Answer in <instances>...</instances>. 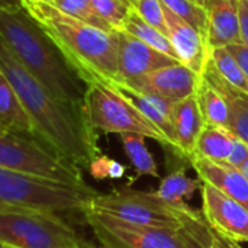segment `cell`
Returning <instances> with one entry per match:
<instances>
[{"label": "cell", "mask_w": 248, "mask_h": 248, "mask_svg": "<svg viewBox=\"0 0 248 248\" xmlns=\"http://www.w3.org/2000/svg\"><path fill=\"white\" fill-rule=\"evenodd\" d=\"M206 42L209 48L240 44V12L238 0H212L208 6Z\"/></svg>", "instance_id": "2e32d148"}, {"label": "cell", "mask_w": 248, "mask_h": 248, "mask_svg": "<svg viewBox=\"0 0 248 248\" xmlns=\"http://www.w3.org/2000/svg\"><path fill=\"white\" fill-rule=\"evenodd\" d=\"M179 232L183 238L185 248H212L211 228L201 212L189 217Z\"/></svg>", "instance_id": "83f0119b"}, {"label": "cell", "mask_w": 248, "mask_h": 248, "mask_svg": "<svg viewBox=\"0 0 248 248\" xmlns=\"http://www.w3.org/2000/svg\"><path fill=\"white\" fill-rule=\"evenodd\" d=\"M6 132H7V131H6V129H4V128H3V126L0 125V135H4Z\"/></svg>", "instance_id": "60d3db41"}, {"label": "cell", "mask_w": 248, "mask_h": 248, "mask_svg": "<svg viewBox=\"0 0 248 248\" xmlns=\"http://www.w3.org/2000/svg\"><path fill=\"white\" fill-rule=\"evenodd\" d=\"M100 244L113 248H185L179 230L125 222L92 209L81 212Z\"/></svg>", "instance_id": "9c48e42d"}, {"label": "cell", "mask_w": 248, "mask_h": 248, "mask_svg": "<svg viewBox=\"0 0 248 248\" xmlns=\"http://www.w3.org/2000/svg\"><path fill=\"white\" fill-rule=\"evenodd\" d=\"M195 1H196V3H199L201 6H203L205 9H208V6L211 4V1H212V0H195Z\"/></svg>", "instance_id": "ab89813d"}, {"label": "cell", "mask_w": 248, "mask_h": 248, "mask_svg": "<svg viewBox=\"0 0 248 248\" xmlns=\"http://www.w3.org/2000/svg\"><path fill=\"white\" fill-rule=\"evenodd\" d=\"M0 244L13 248H86L57 215L36 209H0Z\"/></svg>", "instance_id": "52a82bcc"}, {"label": "cell", "mask_w": 248, "mask_h": 248, "mask_svg": "<svg viewBox=\"0 0 248 248\" xmlns=\"http://www.w3.org/2000/svg\"><path fill=\"white\" fill-rule=\"evenodd\" d=\"M0 68L16 90L33 128V135L84 170L100 155L97 134L84 106L64 102L42 86L13 57L0 38Z\"/></svg>", "instance_id": "6da1fadb"}, {"label": "cell", "mask_w": 248, "mask_h": 248, "mask_svg": "<svg viewBox=\"0 0 248 248\" xmlns=\"http://www.w3.org/2000/svg\"><path fill=\"white\" fill-rule=\"evenodd\" d=\"M89 171L93 179L96 180H105V179H112L118 180L125 176V166L118 163L116 160L109 158L108 155H99L89 167Z\"/></svg>", "instance_id": "f546056e"}, {"label": "cell", "mask_w": 248, "mask_h": 248, "mask_svg": "<svg viewBox=\"0 0 248 248\" xmlns=\"http://www.w3.org/2000/svg\"><path fill=\"white\" fill-rule=\"evenodd\" d=\"M209 61L214 64L219 76L228 84L248 94V77L241 68V65L225 46L209 48Z\"/></svg>", "instance_id": "d4e9b609"}, {"label": "cell", "mask_w": 248, "mask_h": 248, "mask_svg": "<svg viewBox=\"0 0 248 248\" xmlns=\"http://www.w3.org/2000/svg\"><path fill=\"white\" fill-rule=\"evenodd\" d=\"M238 12H240V29L243 44L248 46V0H238Z\"/></svg>", "instance_id": "836d02e7"}, {"label": "cell", "mask_w": 248, "mask_h": 248, "mask_svg": "<svg viewBox=\"0 0 248 248\" xmlns=\"http://www.w3.org/2000/svg\"><path fill=\"white\" fill-rule=\"evenodd\" d=\"M3 248H13V247H7V246H3Z\"/></svg>", "instance_id": "b9f144b4"}, {"label": "cell", "mask_w": 248, "mask_h": 248, "mask_svg": "<svg viewBox=\"0 0 248 248\" xmlns=\"http://www.w3.org/2000/svg\"><path fill=\"white\" fill-rule=\"evenodd\" d=\"M0 38L26 71L54 96L84 106L87 84L23 6L0 10Z\"/></svg>", "instance_id": "7a4b0ae2"}, {"label": "cell", "mask_w": 248, "mask_h": 248, "mask_svg": "<svg viewBox=\"0 0 248 248\" xmlns=\"http://www.w3.org/2000/svg\"><path fill=\"white\" fill-rule=\"evenodd\" d=\"M248 158V144L244 142L243 140L240 138H234V142H232V148H231V153H230V157L227 160V164L235 167V169H240L244 161Z\"/></svg>", "instance_id": "1f68e13d"}, {"label": "cell", "mask_w": 248, "mask_h": 248, "mask_svg": "<svg viewBox=\"0 0 248 248\" xmlns=\"http://www.w3.org/2000/svg\"><path fill=\"white\" fill-rule=\"evenodd\" d=\"M84 109L92 126L106 134H138L170 147L166 135L126 99L105 83H89Z\"/></svg>", "instance_id": "ba28073f"}, {"label": "cell", "mask_w": 248, "mask_h": 248, "mask_svg": "<svg viewBox=\"0 0 248 248\" xmlns=\"http://www.w3.org/2000/svg\"><path fill=\"white\" fill-rule=\"evenodd\" d=\"M171 122L174 131L176 153L190 160L195 153L199 135L206 125L196 94L174 103Z\"/></svg>", "instance_id": "9a60e30c"}, {"label": "cell", "mask_w": 248, "mask_h": 248, "mask_svg": "<svg viewBox=\"0 0 248 248\" xmlns=\"http://www.w3.org/2000/svg\"><path fill=\"white\" fill-rule=\"evenodd\" d=\"M196 97L205 118L206 125H217L228 128L230 108L224 94L201 76V83L196 90Z\"/></svg>", "instance_id": "44dd1931"}, {"label": "cell", "mask_w": 248, "mask_h": 248, "mask_svg": "<svg viewBox=\"0 0 248 248\" xmlns=\"http://www.w3.org/2000/svg\"><path fill=\"white\" fill-rule=\"evenodd\" d=\"M22 6L86 84L118 81V31L108 32L74 19L48 0H22Z\"/></svg>", "instance_id": "3957f363"}, {"label": "cell", "mask_w": 248, "mask_h": 248, "mask_svg": "<svg viewBox=\"0 0 248 248\" xmlns=\"http://www.w3.org/2000/svg\"><path fill=\"white\" fill-rule=\"evenodd\" d=\"M163 6L171 10L176 16L193 26L206 38L208 32V10L195 0H160Z\"/></svg>", "instance_id": "484cf974"}, {"label": "cell", "mask_w": 248, "mask_h": 248, "mask_svg": "<svg viewBox=\"0 0 248 248\" xmlns=\"http://www.w3.org/2000/svg\"><path fill=\"white\" fill-rule=\"evenodd\" d=\"M90 186L77 187L0 167V209L83 212L96 198Z\"/></svg>", "instance_id": "277c9868"}, {"label": "cell", "mask_w": 248, "mask_h": 248, "mask_svg": "<svg viewBox=\"0 0 248 248\" xmlns=\"http://www.w3.org/2000/svg\"><path fill=\"white\" fill-rule=\"evenodd\" d=\"M205 80H208L212 86H215L227 99L228 108H230V124L228 131L243 140L248 144V94L234 89L231 84H228L217 71L214 64L208 60L202 74Z\"/></svg>", "instance_id": "e0dca14e"}, {"label": "cell", "mask_w": 248, "mask_h": 248, "mask_svg": "<svg viewBox=\"0 0 248 248\" xmlns=\"http://www.w3.org/2000/svg\"><path fill=\"white\" fill-rule=\"evenodd\" d=\"M96 13L115 31H121L132 7L121 0H90Z\"/></svg>", "instance_id": "f1b7e54d"}, {"label": "cell", "mask_w": 248, "mask_h": 248, "mask_svg": "<svg viewBox=\"0 0 248 248\" xmlns=\"http://www.w3.org/2000/svg\"><path fill=\"white\" fill-rule=\"evenodd\" d=\"M22 7V0H0V10H10Z\"/></svg>", "instance_id": "d590c367"}, {"label": "cell", "mask_w": 248, "mask_h": 248, "mask_svg": "<svg viewBox=\"0 0 248 248\" xmlns=\"http://www.w3.org/2000/svg\"><path fill=\"white\" fill-rule=\"evenodd\" d=\"M0 167L62 185L86 187L83 170L67 161L35 135H0Z\"/></svg>", "instance_id": "5b68a950"}, {"label": "cell", "mask_w": 248, "mask_h": 248, "mask_svg": "<svg viewBox=\"0 0 248 248\" xmlns=\"http://www.w3.org/2000/svg\"><path fill=\"white\" fill-rule=\"evenodd\" d=\"M0 125L7 132L33 135L32 122L12 83L0 68Z\"/></svg>", "instance_id": "ac0fdd59"}, {"label": "cell", "mask_w": 248, "mask_h": 248, "mask_svg": "<svg viewBox=\"0 0 248 248\" xmlns=\"http://www.w3.org/2000/svg\"><path fill=\"white\" fill-rule=\"evenodd\" d=\"M177 62L134 35L118 31V81L131 84L148 73Z\"/></svg>", "instance_id": "8fae6325"}, {"label": "cell", "mask_w": 248, "mask_h": 248, "mask_svg": "<svg viewBox=\"0 0 248 248\" xmlns=\"http://www.w3.org/2000/svg\"><path fill=\"white\" fill-rule=\"evenodd\" d=\"M189 161L202 183L215 187L248 208V180L238 169L227 163H217L196 155Z\"/></svg>", "instance_id": "5bb4252c"}, {"label": "cell", "mask_w": 248, "mask_h": 248, "mask_svg": "<svg viewBox=\"0 0 248 248\" xmlns=\"http://www.w3.org/2000/svg\"><path fill=\"white\" fill-rule=\"evenodd\" d=\"M201 83V74L195 73L182 62L163 67L148 73L137 81L128 84L140 92L154 93L173 103L196 94Z\"/></svg>", "instance_id": "7c38bea8"}, {"label": "cell", "mask_w": 248, "mask_h": 248, "mask_svg": "<svg viewBox=\"0 0 248 248\" xmlns=\"http://www.w3.org/2000/svg\"><path fill=\"white\" fill-rule=\"evenodd\" d=\"M87 209L110 215L125 222L180 230L185 221L198 214L187 203L174 205L158 196L157 192L118 189L106 195H96Z\"/></svg>", "instance_id": "8992f818"}, {"label": "cell", "mask_w": 248, "mask_h": 248, "mask_svg": "<svg viewBox=\"0 0 248 248\" xmlns=\"http://www.w3.org/2000/svg\"><path fill=\"white\" fill-rule=\"evenodd\" d=\"M231 54L232 57L237 60V62L241 65V68L244 70L246 76L248 77V46L246 44L240 42V44H231L228 46H225Z\"/></svg>", "instance_id": "d6a6232c"}, {"label": "cell", "mask_w": 248, "mask_h": 248, "mask_svg": "<svg viewBox=\"0 0 248 248\" xmlns=\"http://www.w3.org/2000/svg\"><path fill=\"white\" fill-rule=\"evenodd\" d=\"M201 186L202 182L199 179H192L186 174L185 169H179L161 180L157 193L170 203L183 205L186 201L192 199L198 190H201Z\"/></svg>", "instance_id": "603a6c76"}, {"label": "cell", "mask_w": 248, "mask_h": 248, "mask_svg": "<svg viewBox=\"0 0 248 248\" xmlns=\"http://www.w3.org/2000/svg\"><path fill=\"white\" fill-rule=\"evenodd\" d=\"M48 1L74 19H78L84 23L93 25L108 32H115V29L96 13L90 0H48Z\"/></svg>", "instance_id": "4316f807"}, {"label": "cell", "mask_w": 248, "mask_h": 248, "mask_svg": "<svg viewBox=\"0 0 248 248\" xmlns=\"http://www.w3.org/2000/svg\"><path fill=\"white\" fill-rule=\"evenodd\" d=\"M121 31H125L128 33L134 35L135 38H138L140 41L153 46L154 49H157V51H160V52H163V54L179 61L177 54H176L169 36L164 35L163 32H160L157 28H154L148 22H145L135 9H132L129 12V15L126 17V20L124 22V26Z\"/></svg>", "instance_id": "7402d4cb"}, {"label": "cell", "mask_w": 248, "mask_h": 248, "mask_svg": "<svg viewBox=\"0 0 248 248\" xmlns=\"http://www.w3.org/2000/svg\"><path fill=\"white\" fill-rule=\"evenodd\" d=\"M121 141L126 157L137 171V176L160 177L157 163L147 148L145 137L138 134H121Z\"/></svg>", "instance_id": "cb8c5ba5"}, {"label": "cell", "mask_w": 248, "mask_h": 248, "mask_svg": "<svg viewBox=\"0 0 248 248\" xmlns=\"http://www.w3.org/2000/svg\"><path fill=\"white\" fill-rule=\"evenodd\" d=\"M121 1H124L125 4H128V6L132 7V9H135L137 4H138V0H121Z\"/></svg>", "instance_id": "74e56055"}, {"label": "cell", "mask_w": 248, "mask_h": 248, "mask_svg": "<svg viewBox=\"0 0 248 248\" xmlns=\"http://www.w3.org/2000/svg\"><path fill=\"white\" fill-rule=\"evenodd\" d=\"M234 138L235 137L227 128L217 125H205L202 134L199 135L192 157L196 155L217 163H227L232 148Z\"/></svg>", "instance_id": "ffe728a7"}, {"label": "cell", "mask_w": 248, "mask_h": 248, "mask_svg": "<svg viewBox=\"0 0 248 248\" xmlns=\"http://www.w3.org/2000/svg\"><path fill=\"white\" fill-rule=\"evenodd\" d=\"M108 86H110L115 92H118L124 99H126L138 112H141L150 122H153L169 140L170 147L176 151V142H174V131H173V122L171 119H169L163 112H160L151 102L150 99L142 94L141 92H138L137 89L122 83V81H112L108 83Z\"/></svg>", "instance_id": "d6986e66"}, {"label": "cell", "mask_w": 248, "mask_h": 248, "mask_svg": "<svg viewBox=\"0 0 248 248\" xmlns=\"http://www.w3.org/2000/svg\"><path fill=\"white\" fill-rule=\"evenodd\" d=\"M211 243H212V248H243L240 246V243H235V241L215 232L214 230H211Z\"/></svg>", "instance_id": "e575fe53"}, {"label": "cell", "mask_w": 248, "mask_h": 248, "mask_svg": "<svg viewBox=\"0 0 248 248\" xmlns=\"http://www.w3.org/2000/svg\"><path fill=\"white\" fill-rule=\"evenodd\" d=\"M135 10L140 13V16L157 28L160 32L167 35V25L164 19V7L160 0H138V4Z\"/></svg>", "instance_id": "4dcf8cb0"}, {"label": "cell", "mask_w": 248, "mask_h": 248, "mask_svg": "<svg viewBox=\"0 0 248 248\" xmlns=\"http://www.w3.org/2000/svg\"><path fill=\"white\" fill-rule=\"evenodd\" d=\"M0 248H3V246H1V244H0Z\"/></svg>", "instance_id": "7bdbcfd3"}, {"label": "cell", "mask_w": 248, "mask_h": 248, "mask_svg": "<svg viewBox=\"0 0 248 248\" xmlns=\"http://www.w3.org/2000/svg\"><path fill=\"white\" fill-rule=\"evenodd\" d=\"M238 170H240V171L243 173V176H244V177H246V179L248 180V158L246 160V161H244V164H243V166H241V167H240Z\"/></svg>", "instance_id": "8d00e7d4"}, {"label": "cell", "mask_w": 248, "mask_h": 248, "mask_svg": "<svg viewBox=\"0 0 248 248\" xmlns=\"http://www.w3.org/2000/svg\"><path fill=\"white\" fill-rule=\"evenodd\" d=\"M86 248H113L110 246H106V244H99V246H94V244H86Z\"/></svg>", "instance_id": "f35d334b"}, {"label": "cell", "mask_w": 248, "mask_h": 248, "mask_svg": "<svg viewBox=\"0 0 248 248\" xmlns=\"http://www.w3.org/2000/svg\"><path fill=\"white\" fill-rule=\"evenodd\" d=\"M201 195L203 218L211 230L235 243H248V208L206 183H202Z\"/></svg>", "instance_id": "30bf717a"}, {"label": "cell", "mask_w": 248, "mask_h": 248, "mask_svg": "<svg viewBox=\"0 0 248 248\" xmlns=\"http://www.w3.org/2000/svg\"><path fill=\"white\" fill-rule=\"evenodd\" d=\"M163 4V3H161ZM164 7V19L167 25V36L182 64L198 74H202L208 60L209 46L206 38L193 26L176 16L171 10Z\"/></svg>", "instance_id": "4fadbf2b"}]
</instances>
